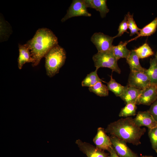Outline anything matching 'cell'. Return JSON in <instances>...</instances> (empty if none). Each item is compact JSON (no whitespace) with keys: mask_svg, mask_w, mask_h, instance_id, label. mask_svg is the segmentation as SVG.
Wrapping results in <instances>:
<instances>
[{"mask_svg":"<svg viewBox=\"0 0 157 157\" xmlns=\"http://www.w3.org/2000/svg\"><path fill=\"white\" fill-rule=\"evenodd\" d=\"M148 111L157 123V99L151 105Z\"/></svg>","mask_w":157,"mask_h":157,"instance_id":"28","label":"cell"},{"mask_svg":"<svg viewBox=\"0 0 157 157\" xmlns=\"http://www.w3.org/2000/svg\"><path fill=\"white\" fill-rule=\"evenodd\" d=\"M148 134L152 149L157 153V126L148 129Z\"/></svg>","mask_w":157,"mask_h":157,"instance_id":"26","label":"cell"},{"mask_svg":"<svg viewBox=\"0 0 157 157\" xmlns=\"http://www.w3.org/2000/svg\"><path fill=\"white\" fill-rule=\"evenodd\" d=\"M19 56L17 60L18 66L19 69H21L23 65L26 63L33 62L30 51L27 45L25 44L18 45Z\"/></svg>","mask_w":157,"mask_h":157,"instance_id":"14","label":"cell"},{"mask_svg":"<svg viewBox=\"0 0 157 157\" xmlns=\"http://www.w3.org/2000/svg\"><path fill=\"white\" fill-rule=\"evenodd\" d=\"M155 58H156L157 60V52H156L155 55Z\"/></svg>","mask_w":157,"mask_h":157,"instance_id":"31","label":"cell"},{"mask_svg":"<svg viewBox=\"0 0 157 157\" xmlns=\"http://www.w3.org/2000/svg\"><path fill=\"white\" fill-rule=\"evenodd\" d=\"M128 42V41L124 42L121 41L117 45L113 46V53L117 60L121 58L126 59L130 55L131 51L129 50L126 47Z\"/></svg>","mask_w":157,"mask_h":157,"instance_id":"17","label":"cell"},{"mask_svg":"<svg viewBox=\"0 0 157 157\" xmlns=\"http://www.w3.org/2000/svg\"><path fill=\"white\" fill-rule=\"evenodd\" d=\"M97 70L96 69L87 75L81 82V85L83 87L92 86L99 82H105L101 79L97 74Z\"/></svg>","mask_w":157,"mask_h":157,"instance_id":"19","label":"cell"},{"mask_svg":"<svg viewBox=\"0 0 157 157\" xmlns=\"http://www.w3.org/2000/svg\"><path fill=\"white\" fill-rule=\"evenodd\" d=\"M90 91L100 97H106L108 95V89L101 82L97 83L93 86L89 87Z\"/></svg>","mask_w":157,"mask_h":157,"instance_id":"21","label":"cell"},{"mask_svg":"<svg viewBox=\"0 0 157 157\" xmlns=\"http://www.w3.org/2000/svg\"><path fill=\"white\" fill-rule=\"evenodd\" d=\"M96 69L100 67H107L120 74L121 70L117 64V60L115 57L112 48L108 50L98 52L92 57Z\"/></svg>","mask_w":157,"mask_h":157,"instance_id":"4","label":"cell"},{"mask_svg":"<svg viewBox=\"0 0 157 157\" xmlns=\"http://www.w3.org/2000/svg\"><path fill=\"white\" fill-rule=\"evenodd\" d=\"M136 104L133 103H129L126 104V106L122 108L119 114V117H128L134 116L136 115L137 107Z\"/></svg>","mask_w":157,"mask_h":157,"instance_id":"24","label":"cell"},{"mask_svg":"<svg viewBox=\"0 0 157 157\" xmlns=\"http://www.w3.org/2000/svg\"><path fill=\"white\" fill-rule=\"evenodd\" d=\"M139 58H144L154 54L152 49L147 43L134 50Z\"/></svg>","mask_w":157,"mask_h":157,"instance_id":"23","label":"cell"},{"mask_svg":"<svg viewBox=\"0 0 157 157\" xmlns=\"http://www.w3.org/2000/svg\"><path fill=\"white\" fill-rule=\"evenodd\" d=\"M149 68L144 73L149 77L151 83H157V60L155 58L150 59Z\"/></svg>","mask_w":157,"mask_h":157,"instance_id":"20","label":"cell"},{"mask_svg":"<svg viewBox=\"0 0 157 157\" xmlns=\"http://www.w3.org/2000/svg\"><path fill=\"white\" fill-rule=\"evenodd\" d=\"M157 99V83H151L142 90L136 102V105H151Z\"/></svg>","mask_w":157,"mask_h":157,"instance_id":"7","label":"cell"},{"mask_svg":"<svg viewBox=\"0 0 157 157\" xmlns=\"http://www.w3.org/2000/svg\"><path fill=\"white\" fill-rule=\"evenodd\" d=\"M114 38V37L109 36L102 33L96 32L92 36L91 41L96 47L98 52H101L108 50L112 48V43Z\"/></svg>","mask_w":157,"mask_h":157,"instance_id":"6","label":"cell"},{"mask_svg":"<svg viewBox=\"0 0 157 157\" xmlns=\"http://www.w3.org/2000/svg\"><path fill=\"white\" fill-rule=\"evenodd\" d=\"M80 150L87 157H108L103 150L100 149L90 144L83 142L79 139L76 141Z\"/></svg>","mask_w":157,"mask_h":157,"instance_id":"11","label":"cell"},{"mask_svg":"<svg viewBox=\"0 0 157 157\" xmlns=\"http://www.w3.org/2000/svg\"><path fill=\"white\" fill-rule=\"evenodd\" d=\"M133 120L135 124L140 127L145 126L152 129L157 126V122L148 110L139 111Z\"/></svg>","mask_w":157,"mask_h":157,"instance_id":"12","label":"cell"},{"mask_svg":"<svg viewBox=\"0 0 157 157\" xmlns=\"http://www.w3.org/2000/svg\"><path fill=\"white\" fill-rule=\"evenodd\" d=\"M139 157H153L151 156H142Z\"/></svg>","mask_w":157,"mask_h":157,"instance_id":"30","label":"cell"},{"mask_svg":"<svg viewBox=\"0 0 157 157\" xmlns=\"http://www.w3.org/2000/svg\"><path fill=\"white\" fill-rule=\"evenodd\" d=\"M108 151L110 153V155L108 157H120L117 154L113 146Z\"/></svg>","mask_w":157,"mask_h":157,"instance_id":"29","label":"cell"},{"mask_svg":"<svg viewBox=\"0 0 157 157\" xmlns=\"http://www.w3.org/2000/svg\"><path fill=\"white\" fill-rule=\"evenodd\" d=\"M110 138L113 146L120 157H139L128 147L124 141L112 135Z\"/></svg>","mask_w":157,"mask_h":157,"instance_id":"9","label":"cell"},{"mask_svg":"<svg viewBox=\"0 0 157 157\" xmlns=\"http://www.w3.org/2000/svg\"><path fill=\"white\" fill-rule=\"evenodd\" d=\"M126 16L127 18L128 28L130 31V36H132L135 34L138 35L139 34V31H140L141 29L137 26L133 19V15H131L129 12Z\"/></svg>","mask_w":157,"mask_h":157,"instance_id":"25","label":"cell"},{"mask_svg":"<svg viewBox=\"0 0 157 157\" xmlns=\"http://www.w3.org/2000/svg\"><path fill=\"white\" fill-rule=\"evenodd\" d=\"M128 28L127 18L126 16L125 15L124 19L120 23L118 29V33L116 35L114 36V38L121 36L124 32L129 33L127 31Z\"/></svg>","mask_w":157,"mask_h":157,"instance_id":"27","label":"cell"},{"mask_svg":"<svg viewBox=\"0 0 157 157\" xmlns=\"http://www.w3.org/2000/svg\"><path fill=\"white\" fill-rule=\"evenodd\" d=\"M86 7L95 9L100 13L101 18H104L109 11L106 0H83Z\"/></svg>","mask_w":157,"mask_h":157,"instance_id":"15","label":"cell"},{"mask_svg":"<svg viewBox=\"0 0 157 157\" xmlns=\"http://www.w3.org/2000/svg\"><path fill=\"white\" fill-rule=\"evenodd\" d=\"M139 58L134 50L131 51L130 55L126 58L131 71L144 72L146 69L142 67L140 63Z\"/></svg>","mask_w":157,"mask_h":157,"instance_id":"16","label":"cell"},{"mask_svg":"<svg viewBox=\"0 0 157 157\" xmlns=\"http://www.w3.org/2000/svg\"><path fill=\"white\" fill-rule=\"evenodd\" d=\"M151 83L149 77L144 72L131 71L127 85L142 90Z\"/></svg>","mask_w":157,"mask_h":157,"instance_id":"8","label":"cell"},{"mask_svg":"<svg viewBox=\"0 0 157 157\" xmlns=\"http://www.w3.org/2000/svg\"><path fill=\"white\" fill-rule=\"evenodd\" d=\"M87 7L83 0H74L67 10V13L61 19L62 22L73 17L83 16L90 17L92 15L88 12Z\"/></svg>","mask_w":157,"mask_h":157,"instance_id":"5","label":"cell"},{"mask_svg":"<svg viewBox=\"0 0 157 157\" xmlns=\"http://www.w3.org/2000/svg\"><path fill=\"white\" fill-rule=\"evenodd\" d=\"M157 27V17L155 18L150 23L141 29L139 32V35L133 39L129 40V42L136 39L140 37L148 36L151 35L155 32Z\"/></svg>","mask_w":157,"mask_h":157,"instance_id":"18","label":"cell"},{"mask_svg":"<svg viewBox=\"0 0 157 157\" xmlns=\"http://www.w3.org/2000/svg\"><path fill=\"white\" fill-rule=\"evenodd\" d=\"M110 77V81L106 83L108 90L112 91L116 96L120 97L124 91L125 86L118 83L113 78L112 74Z\"/></svg>","mask_w":157,"mask_h":157,"instance_id":"22","label":"cell"},{"mask_svg":"<svg viewBox=\"0 0 157 157\" xmlns=\"http://www.w3.org/2000/svg\"><path fill=\"white\" fill-rule=\"evenodd\" d=\"M106 133L104 128H99L93 141L97 148L103 151L106 150L108 151L113 146L110 137L107 135Z\"/></svg>","mask_w":157,"mask_h":157,"instance_id":"10","label":"cell"},{"mask_svg":"<svg viewBox=\"0 0 157 157\" xmlns=\"http://www.w3.org/2000/svg\"><path fill=\"white\" fill-rule=\"evenodd\" d=\"M142 90L140 89L127 85L125 86L124 91L120 97L126 104L129 103L136 104Z\"/></svg>","mask_w":157,"mask_h":157,"instance_id":"13","label":"cell"},{"mask_svg":"<svg viewBox=\"0 0 157 157\" xmlns=\"http://www.w3.org/2000/svg\"><path fill=\"white\" fill-rule=\"evenodd\" d=\"M45 58V67L47 75L52 77L58 74L66 59L65 49L58 44L52 47Z\"/></svg>","mask_w":157,"mask_h":157,"instance_id":"3","label":"cell"},{"mask_svg":"<svg viewBox=\"0 0 157 157\" xmlns=\"http://www.w3.org/2000/svg\"><path fill=\"white\" fill-rule=\"evenodd\" d=\"M58 43L57 38L51 30L47 28L38 29L33 38L26 43L33 59L32 66L38 65L48 51Z\"/></svg>","mask_w":157,"mask_h":157,"instance_id":"2","label":"cell"},{"mask_svg":"<svg viewBox=\"0 0 157 157\" xmlns=\"http://www.w3.org/2000/svg\"><path fill=\"white\" fill-rule=\"evenodd\" d=\"M105 131L106 133L126 142L138 145L141 144L140 139L146 132V129L137 125L133 119L128 117L110 123Z\"/></svg>","mask_w":157,"mask_h":157,"instance_id":"1","label":"cell"}]
</instances>
